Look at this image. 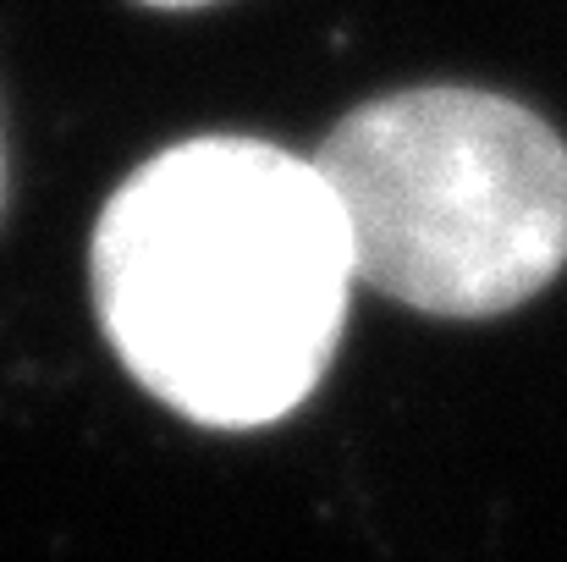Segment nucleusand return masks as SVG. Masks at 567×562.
Segmentation results:
<instances>
[{
	"label": "nucleus",
	"mask_w": 567,
	"mask_h": 562,
	"mask_svg": "<svg viewBox=\"0 0 567 562\" xmlns=\"http://www.w3.org/2000/svg\"><path fill=\"white\" fill-rule=\"evenodd\" d=\"M353 243L315 161L265 139H188L116 187L89 298L122 370L204 430L287 419L326 380Z\"/></svg>",
	"instance_id": "f257e3e1"
},
{
	"label": "nucleus",
	"mask_w": 567,
	"mask_h": 562,
	"mask_svg": "<svg viewBox=\"0 0 567 562\" xmlns=\"http://www.w3.org/2000/svg\"><path fill=\"white\" fill-rule=\"evenodd\" d=\"M0 210H6V139H0Z\"/></svg>",
	"instance_id": "20e7f679"
},
{
	"label": "nucleus",
	"mask_w": 567,
	"mask_h": 562,
	"mask_svg": "<svg viewBox=\"0 0 567 562\" xmlns=\"http://www.w3.org/2000/svg\"><path fill=\"white\" fill-rule=\"evenodd\" d=\"M353 270L441 320H491L567 265V144L485 89H402L348 111L315 150Z\"/></svg>",
	"instance_id": "f03ea898"
},
{
	"label": "nucleus",
	"mask_w": 567,
	"mask_h": 562,
	"mask_svg": "<svg viewBox=\"0 0 567 562\" xmlns=\"http://www.w3.org/2000/svg\"><path fill=\"white\" fill-rule=\"evenodd\" d=\"M138 6H155V11H198V6H215V0H138Z\"/></svg>",
	"instance_id": "7ed1b4c3"
}]
</instances>
